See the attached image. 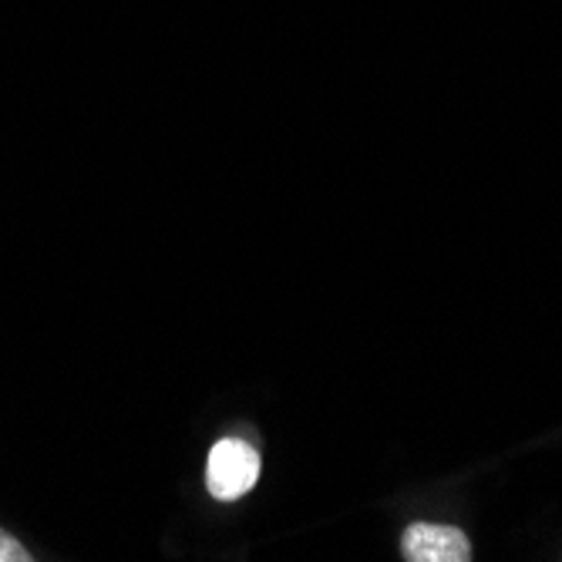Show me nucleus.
Returning <instances> with one entry per match:
<instances>
[{"label":"nucleus","mask_w":562,"mask_h":562,"mask_svg":"<svg viewBox=\"0 0 562 562\" xmlns=\"http://www.w3.org/2000/svg\"><path fill=\"white\" fill-rule=\"evenodd\" d=\"M407 562H469L472 546L462 529L415 522L401 539Z\"/></svg>","instance_id":"nucleus-2"},{"label":"nucleus","mask_w":562,"mask_h":562,"mask_svg":"<svg viewBox=\"0 0 562 562\" xmlns=\"http://www.w3.org/2000/svg\"><path fill=\"white\" fill-rule=\"evenodd\" d=\"M34 555L14 539V536H8L4 529H0V562H31Z\"/></svg>","instance_id":"nucleus-3"},{"label":"nucleus","mask_w":562,"mask_h":562,"mask_svg":"<svg viewBox=\"0 0 562 562\" xmlns=\"http://www.w3.org/2000/svg\"><path fill=\"white\" fill-rule=\"evenodd\" d=\"M260 479V454L246 441L223 438L210 451V469H206V485L220 502H233L246 495Z\"/></svg>","instance_id":"nucleus-1"}]
</instances>
